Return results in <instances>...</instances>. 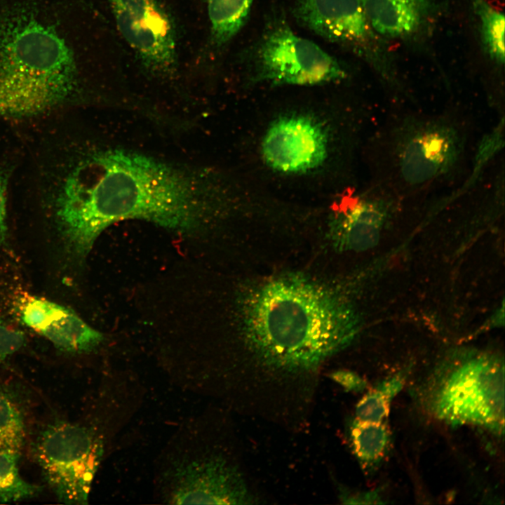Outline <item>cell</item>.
<instances>
[{
	"label": "cell",
	"mask_w": 505,
	"mask_h": 505,
	"mask_svg": "<svg viewBox=\"0 0 505 505\" xmlns=\"http://www.w3.org/2000/svg\"><path fill=\"white\" fill-rule=\"evenodd\" d=\"M56 348L72 354H86L99 348L104 335L71 309L41 334Z\"/></svg>",
	"instance_id": "5bb4252c"
},
{
	"label": "cell",
	"mask_w": 505,
	"mask_h": 505,
	"mask_svg": "<svg viewBox=\"0 0 505 505\" xmlns=\"http://www.w3.org/2000/svg\"><path fill=\"white\" fill-rule=\"evenodd\" d=\"M341 499L344 504H379L382 503L378 494L376 492H368L358 494H346L343 493Z\"/></svg>",
	"instance_id": "d4e9b609"
},
{
	"label": "cell",
	"mask_w": 505,
	"mask_h": 505,
	"mask_svg": "<svg viewBox=\"0 0 505 505\" xmlns=\"http://www.w3.org/2000/svg\"><path fill=\"white\" fill-rule=\"evenodd\" d=\"M117 28L141 65L152 74L173 76L177 69V32L159 0H109Z\"/></svg>",
	"instance_id": "9c48e42d"
},
{
	"label": "cell",
	"mask_w": 505,
	"mask_h": 505,
	"mask_svg": "<svg viewBox=\"0 0 505 505\" xmlns=\"http://www.w3.org/2000/svg\"><path fill=\"white\" fill-rule=\"evenodd\" d=\"M409 200L372 182L365 189L346 188L335 203L331 215L329 237L332 245L340 251L374 246Z\"/></svg>",
	"instance_id": "30bf717a"
},
{
	"label": "cell",
	"mask_w": 505,
	"mask_h": 505,
	"mask_svg": "<svg viewBox=\"0 0 505 505\" xmlns=\"http://www.w3.org/2000/svg\"><path fill=\"white\" fill-rule=\"evenodd\" d=\"M25 433L20 411L11 398L0 390V449L20 452Z\"/></svg>",
	"instance_id": "d6986e66"
},
{
	"label": "cell",
	"mask_w": 505,
	"mask_h": 505,
	"mask_svg": "<svg viewBox=\"0 0 505 505\" xmlns=\"http://www.w3.org/2000/svg\"><path fill=\"white\" fill-rule=\"evenodd\" d=\"M474 133L463 107H392L368 144L371 182L413 199L454 189L470 174Z\"/></svg>",
	"instance_id": "3957f363"
},
{
	"label": "cell",
	"mask_w": 505,
	"mask_h": 505,
	"mask_svg": "<svg viewBox=\"0 0 505 505\" xmlns=\"http://www.w3.org/2000/svg\"><path fill=\"white\" fill-rule=\"evenodd\" d=\"M8 177L4 171H0V245L7 238L6 203Z\"/></svg>",
	"instance_id": "603a6c76"
},
{
	"label": "cell",
	"mask_w": 505,
	"mask_h": 505,
	"mask_svg": "<svg viewBox=\"0 0 505 505\" xmlns=\"http://www.w3.org/2000/svg\"><path fill=\"white\" fill-rule=\"evenodd\" d=\"M426 398L432 415L445 423L477 426L502 433L504 363L488 354L453 358L432 377Z\"/></svg>",
	"instance_id": "5b68a950"
},
{
	"label": "cell",
	"mask_w": 505,
	"mask_h": 505,
	"mask_svg": "<svg viewBox=\"0 0 505 505\" xmlns=\"http://www.w3.org/2000/svg\"><path fill=\"white\" fill-rule=\"evenodd\" d=\"M105 451L103 436L96 429L57 422L39 436L36 461L45 480L62 503L85 504Z\"/></svg>",
	"instance_id": "52a82bcc"
},
{
	"label": "cell",
	"mask_w": 505,
	"mask_h": 505,
	"mask_svg": "<svg viewBox=\"0 0 505 505\" xmlns=\"http://www.w3.org/2000/svg\"><path fill=\"white\" fill-rule=\"evenodd\" d=\"M483 39L490 55L499 64L504 62V15L478 0Z\"/></svg>",
	"instance_id": "ffe728a7"
},
{
	"label": "cell",
	"mask_w": 505,
	"mask_h": 505,
	"mask_svg": "<svg viewBox=\"0 0 505 505\" xmlns=\"http://www.w3.org/2000/svg\"><path fill=\"white\" fill-rule=\"evenodd\" d=\"M392 398L379 385L367 393L357 404L356 419L362 422L380 423L387 417Z\"/></svg>",
	"instance_id": "44dd1931"
},
{
	"label": "cell",
	"mask_w": 505,
	"mask_h": 505,
	"mask_svg": "<svg viewBox=\"0 0 505 505\" xmlns=\"http://www.w3.org/2000/svg\"><path fill=\"white\" fill-rule=\"evenodd\" d=\"M254 62L258 79L275 85L315 86L346 77L335 58L284 24L267 32Z\"/></svg>",
	"instance_id": "ba28073f"
},
{
	"label": "cell",
	"mask_w": 505,
	"mask_h": 505,
	"mask_svg": "<svg viewBox=\"0 0 505 505\" xmlns=\"http://www.w3.org/2000/svg\"><path fill=\"white\" fill-rule=\"evenodd\" d=\"M253 0H207L211 38L220 46L231 39L245 24Z\"/></svg>",
	"instance_id": "9a60e30c"
},
{
	"label": "cell",
	"mask_w": 505,
	"mask_h": 505,
	"mask_svg": "<svg viewBox=\"0 0 505 505\" xmlns=\"http://www.w3.org/2000/svg\"><path fill=\"white\" fill-rule=\"evenodd\" d=\"M298 22L330 41L360 46L368 36V22L358 0H297Z\"/></svg>",
	"instance_id": "7c38bea8"
},
{
	"label": "cell",
	"mask_w": 505,
	"mask_h": 505,
	"mask_svg": "<svg viewBox=\"0 0 505 505\" xmlns=\"http://www.w3.org/2000/svg\"><path fill=\"white\" fill-rule=\"evenodd\" d=\"M15 303L17 314L22 323L40 335L69 309L31 295L20 297Z\"/></svg>",
	"instance_id": "ac0fdd59"
},
{
	"label": "cell",
	"mask_w": 505,
	"mask_h": 505,
	"mask_svg": "<svg viewBox=\"0 0 505 505\" xmlns=\"http://www.w3.org/2000/svg\"><path fill=\"white\" fill-rule=\"evenodd\" d=\"M25 342L22 331L0 320V363L18 351Z\"/></svg>",
	"instance_id": "7402d4cb"
},
{
	"label": "cell",
	"mask_w": 505,
	"mask_h": 505,
	"mask_svg": "<svg viewBox=\"0 0 505 505\" xmlns=\"http://www.w3.org/2000/svg\"><path fill=\"white\" fill-rule=\"evenodd\" d=\"M43 163V203L69 251L79 259L116 222L142 220L189 234L202 227L210 213L204 182L142 153L60 146Z\"/></svg>",
	"instance_id": "6da1fadb"
},
{
	"label": "cell",
	"mask_w": 505,
	"mask_h": 505,
	"mask_svg": "<svg viewBox=\"0 0 505 505\" xmlns=\"http://www.w3.org/2000/svg\"><path fill=\"white\" fill-rule=\"evenodd\" d=\"M328 152L324 125L304 114L280 116L266 131L261 152L269 167L281 173L299 174L321 166Z\"/></svg>",
	"instance_id": "8fae6325"
},
{
	"label": "cell",
	"mask_w": 505,
	"mask_h": 505,
	"mask_svg": "<svg viewBox=\"0 0 505 505\" xmlns=\"http://www.w3.org/2000/svg\"><path fill=\"white\" fill-rule=\"evenodd\" d=\"M183 433L166 452L160 470L163 499L170 504H252L241 473L223 456L207 451L196 435Z\"/></svg>",
	"instance_id": "8992f818"
},
{
	"label": "cell",
	"mask_w": 505,
	"mask_h": 505,
	"mask_svg": "<svg viewBox=\"0 0 505 505\" xmlns=\"http://www.w3.org/2000/svg\"><path fill=\"white\" fill-rule=\"evenodd\" d=\"M332 377L348 391H361L366 385L365 380L360 376L348 370L337 371Z\"/></svg>",
	"instance_id": "cb8c5ba5"
},
{
	"label": "cell",
	"mask_w": 505,
	"mask_h": 505,
	"mask_svg": "<svg viewBox=\"0 0 505 505\" xmlns=\"http://www.w3.org/2000/svg\"><path fill=\"white\" fill-rule=\"evenodd\" d=\"M247 346L269 369L314 370L355 337V309L337 290L303 275L269 278L251 287L240 302Z\"/></svg>",
	"instance_id": "7a4b0ae2"
},
{
	"label": "cell",
	"mask_w": 505,
	"mask_h": 505,
	"mask_svg": "<svg viewBox=\"0 0 505 505\" xmlns=\"http://www.w3.org/2000/svg\"><path fill=\"white\" fill-rule=\"evenodd\" d=\"M73 51L32 9L20 8L0 29V116L31 118L79 95Z\"/></svg>",
	"instance_id": "277c9868"
},
{
	"label": "cell",
	"mask_w": 505,
	"mask_h": 505,
	"mask_svg": "<svg viewBox=\"0 0 505 505\" xmlns=\"http://www.w3.org/2000/svg\"><path fill=\"white\" fill-rule=\"evenodd\" d=\"M20 452L0 449V504L32 497L41 487L28 483L20 476L18 461Z\"/></svg>",
	"instance_id": "e0dca14e"
},
{
	"label": "cell",
	"mask_w": 505,
	"mask_h": 505,
	"mask_svg": "<svg viewBox=\"0 0 505 505\" xmlns=\"http://www.w3.org/2000/svg\"><path fill=\"white\" fill-rule=\"evenodd\" d=\"M354 452L365 467L377 464L387 452L390 442L388 428L382 422L355 419L349 429Z\"/></svg>",
	"instance_id": "2e32d148"
},
{
	"label": "cell",
	"mask_w": 505,
	"mask_h": 505,
	"mask_svg": "<svg viewBox=\"0 0 505 505\" xmlns=\"http://www.w3.org/2000/svg\"><path fill=\"white\" fill-rule=\"evenodd\" d=\"M358 1L368 24L379 34L391 38L415 33L431 6V0Z\"/></svg>",
	"instance_id": "4fadbf2b"
}]
</instances>
